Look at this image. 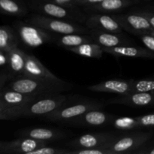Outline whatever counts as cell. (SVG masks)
Masks as SVG:
<instances>
[{
  "mask_svg": "<svg viewBox=\"0 0 154 154\" xmlns=\"http://www.w3.org/2000/svg\"><path fill=\"white\" fill-rule=\"evenodd\" d=\"M5 87L30 96H42L59 94L73 89V85L66 81H54L19 76L6 84Z\"/></svg>",
  "mask_w": 154,
  "mask_h": 154,
  "instance_id": "6da1fadb",
  "label": "cell"
},
{
  "mask_svg": "<svg viewBox=\"0 0 154 154\" xmlns=\"http://www.w3.org/2000/svg\"><path fill=\"white\" fill-rule=\"evenodd\" d=\"M38 97L5 87L0 90V120H15L21 118L26 107Z\"/></svg>",
  "mask_w": 154,
  "mask_h": 154,
  "instance_id": "7a4b0ae2",
  "label": "cell"
},
{
  "mask_svg": "<svg viewBox=\"0 0 154 154\" xmlns=\"http://www.w3.org/2000/svg\"><path fill=\"white\" fill-rule=\"evenodd\" d=\"M29 8L38 14L81 24L85 23L87 17V14L79 8L80 7H66L49 0H34L29 3Z\"/></svg>",
  "mask_w": 154,
  "mask_h": 154,
  "instance_id": "3957f363",
  "label": "cell"
},
{
  "mask_svg": "<svg viewBox=\"0 0 154 154\" xmlns=\"http://www.w3.org/2000/svg\"><path fill=\"white\" fill-rule=\"evenodd\" d=\"M25 21L34 24L54 35H66L72 33L89 34L90 31L88 27L81 25V23L51 17L36 13L29 15Z\"/></svg>",
  "mask_w": 154,
  "mask_h": 154,
  "instance_id": "277c9868",
  "label": "cell"
},
{
  "mask_svg": "<svg viewBox=\"0 0 154 154\" xmlns=\"http://www.w3.org/2000/svg\"><path fill=\"white\" fill-rule=\"evenodd\" d=\"M153 136V132H126L120 134L115 139L106 144L105 147L110 154H133Z\"/></svg>",
  "mask_w": 154,
  "mask_h": 154,
  "instance_id": "5b68a950",
  "label": "cell"
},
{
  "mask_svg": "<svg viewBox=\"0 0 154 154\" xmlns=\"http://www.w3.org/2000/svg\"><path fill=\"white\" fill-rule=\"evenodd\" d=\"M17 32L20 40L25 46L35 48L55 42L56 36L39 26L24 21H16L13 25Z\"/></svg>",
  "mask_w": 154,
  "mask_h": 154,
  "instance_id": "8992f818",
  "label": "cell"
},
{
  "mask_svg": "<svg viewBox=\"0 0 154 154\" xmlns=\"http://www.w3.org/2000/svg\"><path fill=\"white\" fill-rule=\"evenodd\" d=\"M104 107L102 102L92 100L79 101L72 105H69L66 102L60 108L45 116L42 119L46 121L65 123L68 120L75 118L90 110L102 109Z\"/></svg>",
  "mask_w": 154,
  "mask_h": 154,
  "instance_id": "52a82bcc",
  "label": "cell"
},
{
  "mask_svg": "<svg viewBox=\"0 0 154 154\" xmlns=\"http://www.w3.org/2000/svg\"><path fill=\"white\" fill-rule=\"evenodd\" d=\"M67 102V96L62 93L38 97L25 108L21 118L44 117L55 111Z\"/></svg>",
  "mask_w": 154,
  "mask_h": 154,
  "instance_id": "ba28073f",
  "label": "cell"
},
{
  "mask_svg": "<svg viewBox=\"0 0 154 154\" xmlns=\"http://www.w3.org/2000/svg\"><path fill=\"white\" fill-rule=\"evenodd\" d=\"M116 20L120 23L123 29L135 35L150 34L153 29L148 20L141 14L134 11L126 14H113Z\"/></svg>",
  "mask_w": 154,
  "mask_h": 154,
  "instance_id": "9c48e42d",
  "label": "cell"
},
{
  "mask_svg": "<svg viewBox=\"0 0 154 154\" xmlns=\"http://www.w3.org/2000/svg\"><path fill=\"white\" fill-rule=\"evenodd\" d=\"M120 134L114 132H102L88 133L80 135L75 139L66 143L70 149H89L101 147L115 139Z\"/></svg>",
  "mask_w": 154,
  "mask_h": 154,
  "instance_id": "30bf717a",
  "label": "cell"
},
{
  "mask_svg": "<svg viewBox=\"0 0 154 154\" xmlns=\"http://www.w3.org/2000/svg\"><path fill=\"white\" fill-rule=\"evenodd\" d=\"M115 116L108 114L101 109H93L68 120L65 125L79 127H102L111 126Z\"/></svg>",
  "mask_w": 154,
  "mask_h": 154,
  "instance_id": "8fae6325",
  "label": "cell"
},
{
  "mask_svg": "<svg viewBox=\"0 0 154 154\" xmlns=\"http://www.w3.org/2000/svg\"><path fill=\"white\" fill-rule=\"evenodd\" d=\"M50 142L27 137H19L11 141L0 142L1 154H28L30 152L46 146Z\"/></svg>",
  "mask_w": 154,
  "mask_h": 154,
  "instance_id": "7c38bea8",
  "label": "cell"
},
{
  "mask_svg": "<svg viewBox=\"0 0 154 154\" xmlns=\"http://www.w3.org/2000/svg\"><path fill=\"white\" fill-rule=\"evenodd\" d=\"M14 135L17 137H27L50 143L51 141L65 139L69 136V134L62 129L44 127L25 128L17 130Z\"/></svg>",
  "mask_w": 154,
  "mask_h": 154,
  "instance_id": "4fadbf2b",
  "label": "cell"
},
{
  "mask_svg": "<svg viewBox=\"0 0 154 154\" xmlns=\"http://www.w3.org/2000/svg\"><path fill=\"white\" fill-rule=\"evenodd\" d=\"M111 126L122 132L154 127V113L138 117H115Z\"/></svg>",
  "mask_w": 154,
  "mask_h": 154,
  "instance_id": "5bb4252c",
  "label": "cell"
},
{
  "mask_svg": "<svg viewBox=\"0 0 154 154\" xmlns=\"http://www.w3.org/2000/svg\"><path fill=\"white\" fill-rule=\"evenodd\" d=\"M84 25L90 29H97L111 32H122L123 27L112 15L101 13L87 14Z\"/></svg>",
  "mask_w": 154,
  "mask_h": 154,
  "instance_id": "9a60e30c",
  "label": "cell"
},
{
  "mask_svg": "<svg viewBox=\"0 0 154 154\" xmlns=\"http://www.w3.org/2000/svg\"><path fill=\"white\" fill-rule=\"evenodd\" d=\"M90 35L93 38V42L101 45L102 48H114L121 45H132L133 41L126 37L122 32L101 31L97 29H90Z\"/></svg>",
  "mask_w": 154,
  "mask_h": 154,
  "instance_id": "2e32d148",
  "label": "cell"
},
{
  "mask_svg": "<svg viewBox=\"0 0 154 154\" xmlns=\"http://www.w3.org/2000/svg\"><path fill=\"white\" fill-rule=\"evenodd\" d=\"M107 104H117L129 107H154V92L130 93L109 99Z\"/></svg>",
  "mask_w": 154,
  "mask_h": 154,
  "instance_id": "e0dca14e",
  "label": "cell"
},
{
  "mask_svg": "<svg viewBox=\"0 0 154 154\" xmlns=\"http://www.w3.org/2000/svg\"><path fill=\"white\" fill-rule=\"evenodd\" d=\"M133 80L113 79L102 81L97 84L89 86V90L97 93H108L124 96L131 93V87Z\"/></svg>",
  "mask_w": 154,
  "mask_h": 154,
  "instance_id": "ac0fdd59",
  "label": "cell"
},
{
  "mask_svg": "<svg viewBox=\"0 0 154 154\" xmlns=\"http://www.w3.org/2000/svg\"><path fill=\"white\" fill-rule=\"evenodd\" d=\"M24 75L35 79L48 80V81H61L62 79L59 78L53 73H51L44 65L32 54H27L26 62L25 66Z\"/></svg>",
  "mask_w": 154,
  "mask_h": 154,
  "instance_id": "d6986e66",
  "label": "cell"
},
{
  "mask_svg": "<svg viewBox=\"0 0 154 154\" xmlns=\"http://www.w3.org/2000/svg\"><path fill=\"white\" fill-rule=\"evenodd\" d=\"M105 53L117 57L154 59V53L147 48H141L132 45H121L114 48H103Z\"/></svg>",
  "mask_w": 154,
  "mask_h": 154,
  "instance_id": "ffe728a7",
  "label": "cell"
},
{
  "mask_svg": "<svg viewBox=\"0 0 154 154\" xmlns=\"http://www.w3.org/2000/svg\"><path fill=\"white\" fill-rule=\"evenodd\" d=\"M139 2V0H104L101 2L83 7L88 13H106L119 11Z\"/></svg>",
  "mask_w": 154,
  "mask_h": 154,
  "instance_id": "44dd1931",
  "label": "cell"
},
{
  "mask_svg": "<svg viewBox=\"0 0 154 154\" xmlns=\"http://www.w3.org/2000/svg\"><path fill=\"white\" fill-rule=\"evenodd\" d=\"M8 52L9 55V75L11 81L17 77L24 75L27 54L19 48H13Z\"/></svg>",
  "mask_w": 154,
  "mask_h": 154,
  "instance_id": "7402d4cb",
  "label": "cell"
},
{
  "mask_svg": "<svg viewBox=\"0 0 154 154\" xmlns=\"http://www.w3.org/2000/svg\"><path fill=\"white\" fill-rule=\"evenodd\" d=\"M94 42L90 34L72 33L66 35H57L54 44L66 50L71 48L79 46L84 43Z\"/></svg>",
  "mask_w": 154,
  "mask_h": 154,
  "instance_id": "603a6c76",
  "label": "cell"
},
{
  "mask_svg": "<svg viewBox=\"0 0 154 154\" xmlns=\"http://www.w3.org/2000/svg\"><path fill=\"white\" fill-rule=\"evenodd\" d=\"M20 42L18 33L14 26L3 25L0 27V50L9 51L18 48Z\"/></svg>",
  "mask_w": 154,
  "mask_h": 154,
  "instance_id": "cb8c5ba5",
  "label": "cell"
},
{
  "mask_svg": "<svg viewBox=\"0 0 154 154\" xmlns=\"http://www.w3.org/2000/svg\"><path fill=\"white\" fill-rule=\"evenodd\" d=\"M0 10L2 14L22 17L28 14L29 8L19 0H0Z\"/></svg>",
  "mask_w": 154,
  "mask_h": 154,
  "instance_id": "d4e9b609",
  "label": "cell"
},
{
  "mask_svg": "<svg viewBox=\"0 0 154 154\" xmlns=\"http://www.w3.org/2000/svg\"><path fill=\"white\" fill-rule=\"evenodd\" d=\"M67 51H71L78 55L83 56V57L96 59H101L105 53L103 48L95 42L82 44V45L75 47V48H69L67 49Z\"/></svg>",
  "mask_w": 154,
  "mask_h": 154,
  "instance_id": "484cf974",
  "label": "cell"
},
{
  "mask_svg": "<svg viewBox=\"0 0 154 154\" xmlns=\"http://www.w3.org/2000/svg\"><path fill=\"white\" fill-rule=\"evenodd\" d=\"M148 92H154V76L132 81L131 93H148Z\"/></svg>",
  "mask_w": 154,
  "mask_h": 154,
  "instance_id": "4316f807",
  "label": "cell"
},
{
  "mask_svg": "<svg viewBox=\"0 0 154 154\" xmlns=\"http://www.w3.org/2000/svg\"><path fill=\"white\" fill-rule=\"evenodd\" d=\"M70 150L61 147H48V145L44 146L40 148L30 152L28 154H69Z\"/></svg>",
  "mask_w": 154,
  "mask_h": 154,
  "instance_id": "83f0119b",
  "label": "cell"
},
{
  "mask_svg": "<svg viewBox=\"0 0 154 154\" xmlns=\"http://www.w3.org/2000/svg\"><path fill=\"white\" fill-rule=\"evenodd\" d=\"M105 145L101 147L89 149H70L69 154H110L109 150L105 148Z\"/></svg>",
  "mask_w": 154,
  "mask_h": 154,
  "instance_id": "f1b7e54d",
  "label": "cell"
},
{
  "mask_svg": "<svg viewBox=\"0 0 154 154\" xmlns=\"http://www.w3.org/2000/svg\"><path fill=\"white\" fill-rule=\"evenodd\" d=\"M141 41L143 42L144 46L154 53V36L150 34H144L139 36Z\"/></svg>",
  "mask_w": 154,
  "mask_h": 154,
  "instance_id": "f546056e",
  "label": "cell"
},
{
  "mask_svg": "<svg viewBox=\"0 0 154 154\" xmlns=\"http://www.w3.org/2000/svg\"><path fill=\"white\" fill-rule=\"evenodd\" d=\"M133 154H154V144H150L149 141L135 150Z\"/></svg>",
  "mask_w": 154,
  "mask_h": 154,
  "instance_id": "4dcf8cb0",
  "label": "cell"
},
{
  "mask_svg": "<svg viewBox=\"0 0 154 154\" xmlns=\"http://www.w3.org/2000/svg\"><path fill=\"white\" fill-rule=\"evenodd\" d=\"M134 11L137 12L138 14H142L143 16L145 17L147 20H149L150 23L151 24V26H153V28L154 29V12L146 10V9H134Z\"/></svg>",
  "mask_w": 154,
  "mask_h": 154,
  "instance_id": "1f68e13d",
  "label": "cell"
},
{
  "mask_svg": "<svg viewBox=\"0 0 154 154\" xmlns=\"http://www.w3.org/2000/svg\"><path fill=\"white\" fill-rule=\"evenodd\" d=\"M102 1L104 0H75V4L78 7H85V6L97 4Z\"/></svg>",
  "mask_w": 154,
  "mask_h": 154,
  "instance_id": "d6a6232c",
  "label": "cell"
},
{
  "mask_svg": "<svg viewBox=\"0 0 154 154\" xmlns=\"http://www.w3.org/2000/svg\"><path fill=\"white\" fill-rule=\"evenodd\" d=\"M49 1L53 2L54 3L60 5L66 6V7L70 8H76L78 6L75 5V0H49Z\"/></svg>",
  "mask_w": 154,
  "mask_h": 154,
  "instance_id": "836d02e7",
  "label": "cell"
},
{
  "mask_svg": "<svg viewBox=\"0 0 154 154\" xmlns=\"http://www.w3.org/2000/svg\"><path fill=\"white\" fill-rule=\"evenodd\" d=\"M150 35H153V36H154V29H153V30H152L151 32H150Z\"/></svg>",
  "mask_w": 154,
  "mask_h": 154,
  "instance_id": "e575fe53",
  "label": "cell"
},
{
  "mask_svg": "<svg viewBox=\"0 0 154 154\" xmlns=\"http://www.w3.org/2000/svg\"><path fill=\"white\" fill-rule=\"evenodd\" d=\"M20 1V0H19ZM27 1H30V2H32V1H34V0H27Z\"/></svg>",
  "mask_w": 154,
  "mask_h": 154,
  "instance_id": "d590c367",
  "label": "cell"
}]
</instances>
